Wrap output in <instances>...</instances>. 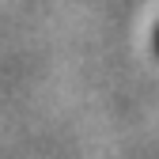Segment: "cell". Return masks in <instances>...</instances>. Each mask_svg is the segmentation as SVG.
<instances>
[{
    "label": "cell",
    "instance_id": "obj_1",
    "mask_svg": "<svg viewBox=\"0 0 159 159\" xmlns=\"http://www.w3.org/2000/svg\"><path fill=\"white\" fill-rule=\"evenodd\" d=\"M155 46H159V38H155Z\"/></svg>",
    "mask_w": 159,
    "mask_h": 159
}]
</instances>
